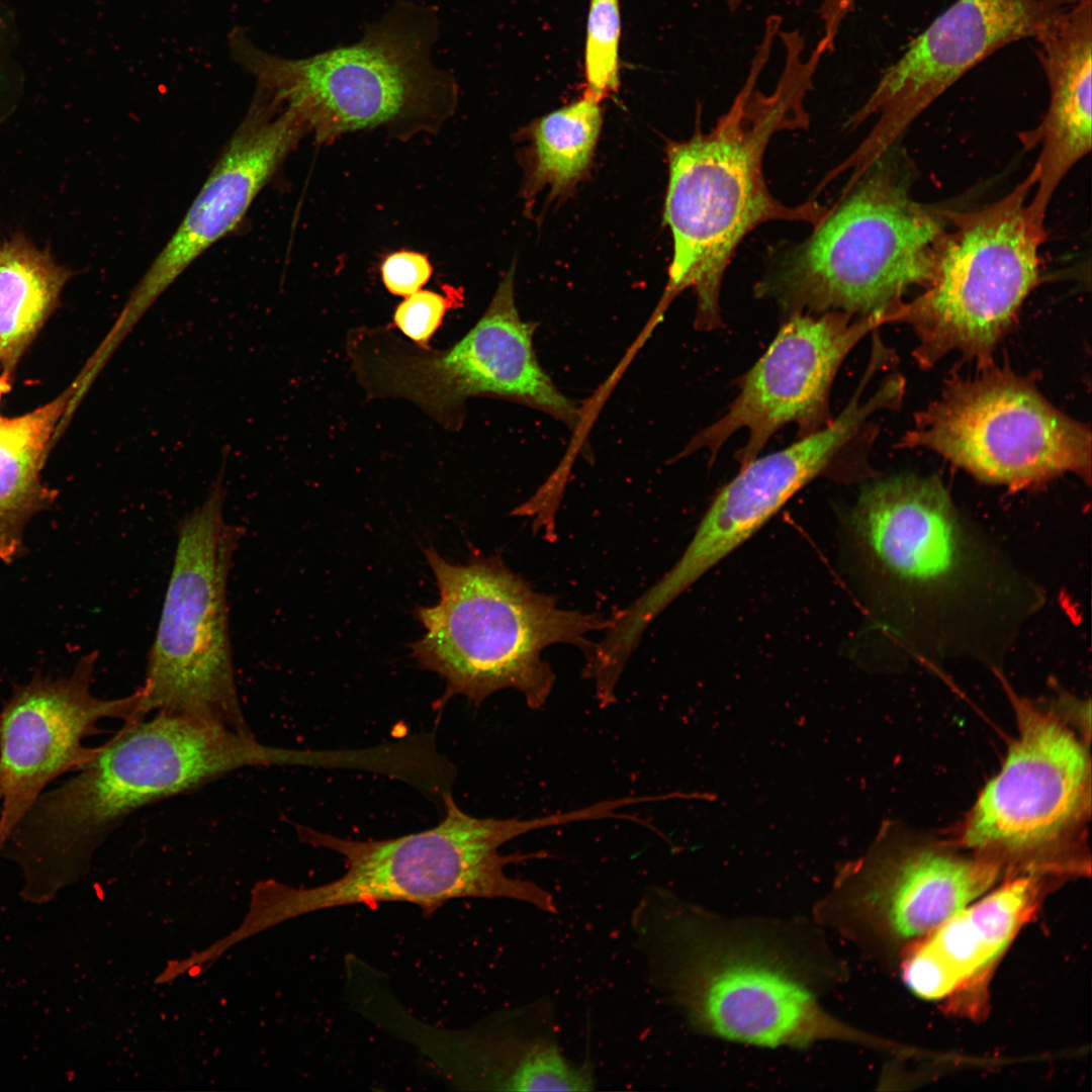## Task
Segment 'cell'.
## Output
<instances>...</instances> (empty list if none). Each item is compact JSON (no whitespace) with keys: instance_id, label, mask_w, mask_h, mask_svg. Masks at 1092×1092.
I'll use <instances>...</instances> for the list:
<instances>
[{"instance_id":"obj_1","label":"cell","mask_w":1092,"mask_h":1092,"mask_svg":"<svg viewBox=\"0 0 1092 1092\" xmlns=\"http://www.w3.org/2000/svg\"><path fill=\"white\" fill-rule=\"evenodd\" d=\"M631 927L649 983L698 1033L761 1048L875 1042L824 1007L847 969L814 920L726 916L651 887Z\"/></svg>"},{"instance_id":"obj_2","label":"cell","mask_w":1092,"mask_h":1092,"mask_svg":"<svg viewBox=\"0 0 1092 1092\" xmlns=\"http://www.w3.org/2000/svg\"><path fill=\"white\" fill-rule=\"evenodd\" d=\"M828 54L820 40L805 56L798 30L766 19L745 82L729 109L707 132L697 130L667 149L669 179L664 220L673 255L665 299L692 288L696 327L722 324L720 292L729 260L744 237L771 220L819 223L828 213L817 202L787 205L768 190L763 157L784 129L806 128L804 102Z\"/></svg>"},{"instance_id":"obj_3","label":"cell","mask_w":1092,"mask_h":1092,"mask_svg":"<svg viewBox=\"0 0 1092 1092\" xmlns=\"http://www.w3.org/2000/svg\"><path fill=\"white\" fill-rule=\"evenodd\" d=\"M321 751L271 746L200 718L158 712L123 723L94 757L46 790L0 844L21 872L22 898L52 901L140 809L257 766L317 767Z\"/></svg>"},{"instance_id":"obj_4","label":"cell","mask_w":1092,"mask_h":1092,"mask_svg":"<svg viewBox=\"0 0 1092 1092\" xmlns=\"http://www.w3.org/2000/svg\"><path fill=\"white\" fill-rule=\"evenodd\" d=\"M436 9L398 1L356 42L293 59L258 48L242 28L229 35L234 60L257 90L292 111L317 143L386 129L398 136L435 132L454 113L458 88L433 61Z\"/></svg>"},{"instance_id":"obj_5","label":"cell","mask_w":1092,"mask_h":1092,"mask_svg":"<svg viewBox=\"0 0 1092 1092\" xmlns=\"http://www.w3.org/2000/svg\"><path fill=\"white\" fill-rule=\"evenodd\" d=\"M445 814L433 828L389 839L352 840L297 826L300 839L339 853L342 876L314 887L267 881L261 913L273 926L342 906L404 902L432 915L454 899H508L557 913L553 896L538 884L507 873L510 863L544 858V851L502 854L499 848L527 832L564 825V813L520 818H478L462 811L449 792Z\"/></svg>"},{"instance_id":"obj_6","label":"cell","mask_w":1092,"mask_h":1092,"mask_svg":"<svg viewBox=\"0 0 1092 1092\" xmlns=\"http://www.w3.org/2000/svg\"><path fill=\"white\" fill-rule=\"evenodd\" d=\"M424 552L440 601L416 608L426 633L412 645V655L445 680L441 705L458 695L480 705L513 689L529 708L540 709L555 680L542 651L564 643L585 654L594 645L586 635L611 625L601 614L559 608L555 598L534 590L499 556L475 554L466 564H454L433 547Z\"/></svg>"},{"instance_id":"obj_7","label":"cell","mask_w":1092,"mask_h":1092,"mask_svg":"<svg viewBox=\"0 0 1092 1092\" xmlns=\"http://www.w3.org/2000/svg\"><path fill=\"white\" fill-rule=\"evenodd\" d=\"M812 235L758 284L789 314L889 310L924 287L948 226L947 211L915 201L890 150L852 181Z\"/></svg>"},{"instance_id":"obj_8","label":"cell","mask_w":1092,"mask_h":1092,"mask_svg":"<svg viewBox=\"0 0 1092 1092\" xmlns=\"http://www.w3.org/2000/svg\"><path fill=\"white\" fill-rule=\"evenodd\" d=\"M1030 173L996 202L979 209L947 211L949 226L940 242L924 291L896 308V323L911 327L913 358L923 369L951 352L993 363L995 349L1010 330L1039 278V248L1045 217L1027 198Z\"/></svg>"},{"instance_id":"obj_9","label":"cell","mask_w":1092,"mask_h":1092,"mask_svg":"<svg viewBox=\"0 0 1092 1092\" xmlns=\"http://www.w3.org/2000/svg\"><path fill=\"white\" fill-rule=\"evenodd\" d=\"M220 469L203 503L178 525L135 721L158 712L187 715L255 736L237 689L229 629L228 580L242 531L223 518Z\"/></svg>"},{"instance_id":"obj_10","label":"cell","mask_w":1092,"mask_h":1092,"mask_svg":"<svg viewBox=\"0 0 1092 1092\" xmlns=\"http://www.w3.org/2000/svg\"><path fill=\"white\" fill-rule=\"evenodd\" d=\"M1018 737L967 817L961 844L1009 878L1085 874L1080 845L1090 815L1086 747L1053 711L1013 700Z\"/></svg>"},{"instance_id":"obj_11","label":"cell","mask_w":1092,"mask_h":1092,"mask_svg":"<svg viewBox=\"0 0 1092 1092\" xmlns=\"http://www.w3.org/2000/svg\"><path fill=\"white\" fill-rule=\"evenodd\" d=\"M953 372L914 415L899 448L930 450L986 483L1036 488L1066 473L1091 480V430L1008 365Z\"/></svg>"},{"instance_id":"obj_12","label":"cell","mask_w":1092,"mask_h":1092,"mask_svg":"<svg viewBox=\"0 0 1092 1092\" xmlns=\"http://www.w3.org/2000/svg\"><path fill=\"white\" fill-rule=\"evenodd\" d=\"M533 334L534 325L515 305L513 267L483 315L452 347L436 351L412 346L391 331L362 329L351 334L348 352L369 395L410 400L451 430L461 425L465 400L482 395L516 400L575 426L579 412L540 366Z\"/></svg>"},{"instance_id":"obj_13","label":"cell","mask_w":1092,"mask_h":1092,"mask_svg":"<svg viewBox=\"0 0 1092 1092\" xmlns=\"http://www.w3.org/2000/svg\"><path fill=\"white\" fill-rule=\"evenodd\" d=\"M992 860L881 836L862 857L838 867L813 920L873 958L904 954L980 898L1002 876Z\"/></svg>"},{"instance_id":"obj_14","label":"cell","mask_w":1092,"mask_h":1092,"mask_svg":"<svg viewBox=\"0 0 1092 1092\" xmlns=\"http://www.w3.org/2000/svg\"><path fill=\"white\" fill-rule=\"evenodd\" d=\"M1077 1L957 0L883 72L853 114L854 125L873 114L878 120L850 158L851 165L869 168L968 71L1011 42L1037 39Z\"/></svg>"},{"instance_id":"obj_15","label":"cell","mask_w":1092,"mask_h":1092,"mask_svg":"<svg viewBox=\"0 0 1092 1092\" xmlns=\"http://www.w3.org/2000/svg\"><path fill=\"white\" fill-rule=\"evenodd\" d=\"M894 321L893 308L863 316L840 311L790 314L742 377L726 414L694 437L682 454L705 448L714 458L734 433L746 429L747 441L736 455L742 466L786 425L795 424L799 438L824 428L832 421L829 395L842 362L862 338Z\"/></svg>"},{"instance_id":"obj_16","label":"cell","mask_w":1092,"mask_h":1092,"mask_svg":"<svg viewBox=\"0 0 1092 1092\" xmlns=\"http://www.w3.org/2000/svg\"><path fill=\"white\" fill-rule=\"evenodd\" d=\"M357 1011L415 1046L461 1090L589 1091L595 1086L590 1065L573 1064L562 1054L548 1002L451 1030L419 1020L381 981L362 993Z\"/></svg>"},{"instance_id":"obj_17","label":"cell","mask_w":1092,"mask_h":1092,"mask_svg":"<svg viewBox=\"0 0 1092 1092\" xmlns=\"http://www.w3.org/2000/svg\"><path fill=\"white\" fill-rule=\"evenodd\" d=\"M96 652L67 676L16 685L0 709V844L36 799L60 777L89 762L98 746L86 740L99 723L135 721L143 690L104 699L92 691Z\"/></svg>"},{"instance_id":"obj_18","label":"cell","mask_w":1092,"mask_h":1092,"mask_svg":"<svg viewBox=\"0 0 1092 1092\" xmlns=\"http://www.w3.org/2000/svg\"><path fill=\"white\" fill-rule=\"evenodd\" d=\"M862 379L849 402L824 428L789 447L756 457L716 495L685 552L652 587L649 603L665 609L688 587L763 526L797 491L822 473L878 411L897 407L899 385L885 379L868 399Z\"/></svg>"},{"instance_id":"obj_19","label":"cell","mask_w":1092,"mask_h":1092,"mask_svg":"<svg viewBox=\"0 0 1092 1092\" xmlns=\"http://www.w3.org/2000/svg\"><path fill=\"white\" fill-rule=\"evenodd\" d=\"M849 525L870 568L901 595L952 594L971 582L972 537L935 476L905 473L866 486Z\"/></svg>"},{"instance_id":"obj_20","label":"cell","mask_w":1092,"mask_h":1092,"mask_svg":"<svg viewBox=\"0 0 1092 1092\" xmlns=\"http://www.w3.org/2000/svg\"><path fill=\"white\" fill-rule=\"evenodd\" d=\"M306 132L292 111L256 92L176 232L130 294L118 320L124 330H131L194 260L237 226Z\"/></svg>"},{"instance_id":"obj_21","label":"cell","mask_w":1092,"mask_h":1092,"mask_svg":"<svg viewBox=\"0 0 1092 1092\" xmlns=\"http://www.w3.org/2000/svg\"><path fill=\"white\" fill-rule=\"evenodd\" d=\"M1045 879L1011 877L914 943L902 956L907 987L923 999H947L953 1013L977 1017L984 1012L989 975L1036 913Z\"/></svg>"},{"instance_id":"obj_22","label":"cell","mask_w":1092,"mask_h":1092,"mask_svg":"<svg viewBox=\"0 0 1092 1092\" xmlns=\"http://www.w3.org/2000/svg\"><path fill=\"white\" fill-rule=\"evenodd\" d=\"M1035 40L1050 101L1039 125L1022 140L1027 148L1040 145L1029 204L1045 217L1062 180L1091 151L1092 0H1078Z\"/></svg>"},{"instance_id":"obj_23","label":"cell","mask_w":1092,"mask_h":1092,"mask_svg":"<svg viewBox=\"0 0 1092 1092\" xmlns=\"http://www.w3.org/2000/svg\"><path fill=\"white\" fill-rule=\"evenodd\" d=\"M72 394L15 418L0 417V559L23 550L24 528L52 502L40 472L49 443Z\"/></svg>"},{"instance_id":"obj_24","label":"cell","mask_w":1092,"mask_h":1092,"mask_svg":"<svg viewBox=\"0 0 1092 1092\" xmlns=\"http://www.w3.org/2000/svg\"><path fill=\"white\" fill-rule=\"evenodd\" d=\"M71 273L18 235L0 243V364L10 376Z\"/></svg>"},{"instance_id":"obj_25","label":"cell","mask_w":1092,"mask_h":1092,"mask_svg":"<svg viewBox=\"0 0 1092 1092\" xmlns=\"http://www.w3.org/2000/svg\"><path fill=\"white\" fill-rule=\"evenodd\" d=\"M600 101L584 95L532 124V193L548 187L553 196L563 194L587 172L602 125Z\"/></svg>"},{"instance_id":"obj_26","label":"cell","mask_w":1092,"mask_h":1092,"mask_svg":"<svg viewBox=\"0 0 1092 1092\" xmlns=\"http://www.w3.org/2000/svg\"><path fill=\"white\" fill-rule=\"evenodd\" d=\"M619 0H589L584 49L586 91L601 100L619 83Z\"/></svg>"},{"instance_id":"obj_27","label":"cell","mask_w":1092,"mask_h":1092,"mask_svg":"<svg viewBox=\"0 0 1092 1092\" xmlns=\"http://www.w3.org/2000/svg\"><path fill=\"white\" fill-rule=\"evenodd\" d=\"M444 293L419 290L406 296L395 308L393 324L416 345L429 348V342L443 323L446 312L459 306L462 291L443 285Z\"/></svg>"},{"instance_id":"obj_28","label":"cell","mask_w":1092,"mask_h":1092,"mask_svg":"<svg viewBox=\"0 0 1092 1092\" xmlns=\"http://www.w3.org/2000/svg\"><path fill=\"white\" fill-rule=\"evenodd\" d=\"M380 272L388 292L406 297L421 290L430 280L433 267L426 254L400 250L385 257Z\"/></svg>"},{"instance_id":"obj_29","label":"cell","mask_w":1092,"mask_h":1092,"mask_svg":"<svg viewBox=\"0 0 1092 1092\" xmlns=\"http://www.w3.org/2000/svg\"><path fill=\"white\" fill-rule=\"evenodd\" d=\"M855 3L856 0H821L818 13L823 34L820 39L827 46L829 54L834 51L843 22L853 11Z\"/></svg>"},{"instance_id":"obj_30","label":"cell","mask_w":1092,"mask_h":1092,"mask_svg":"<svg viewBox=\"0 0 1092 1092\" xmlns=\"http://www.w3.org/2000/svg\"><path fill=\"white\" fill-rule=\"evenodd\" d=\"M9 377L10 376H8L5 373L0 375V398L3 395V393H5L7 391V389L9 388V383H8L9 380H10Z\"/></svg>"}]
</instances>
